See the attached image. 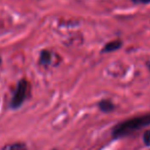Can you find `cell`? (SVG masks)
<instances>
[{
    "label": "cell",
    "mask_w": 150,
    "mask_h": 150,
    "mask_svg": "<svg viewBox=\"0 0 150 150\" xmlns=\"http://www.w3.org/2000/svg\"><path fill=\"white\" fill-rule=\"evenodd\" d=\"M148 126H150V113L135 116L115 124L111 130V136L115 140L126 138Z\"/></svg>",
    "instance_id": "1"
},
{
    "label": "cell",
    "mask_w": 150,
    "mask_h": 150,
    "mask_svg": "<svg viewBox=\"0 0 150 150\" xmlns=\"http://www.w3.org/2000/svg\"><path fill=\"white\" fill-rule=\"evenodd\" d=\"M29 92H30L29 82L25 79L18 81V86L16 88V92H14L11 99V102H10V107L13 109L18 108L24 103V101L26 100L27 97H28Z\"/></svg>",
    "instance_id": "2"
},
{
    "label": "cell",
    "mask_w": 150,
    "mask_h": 150,
    "mask_svg": "<svg viewBox=\"0 0 150 150\" xmlns=\"http://www.w3.org/2000/svg\"><path fill=\"white\" fill-rule=\"evenodd\" d=\"M98 108L103 113H110L111 111L115 110V104L108 99H102L98 103Z\"/></svg>",
    "instance_id": "3"
},
{
    "label": "cell",
    "mask_w": 150,
    "mask_h": 150,
    "mask_svg": "<svg viewBox=\"0 0 150 150\" xmlns=\"http://www.w3.org/2000/svg\"><path fill=\"white\" fill-rule=\"evenodd\" d=\"M122 42L120 40H113V41H110L105 44L104 47L102 48V52L106 54V52H115V50H120L122 47Z\"/></svg>",
    "instance_id": "4"
},
{
    "label": "cell",
    "mask_w": 150,
    "mask_h": 150,
    "mask_svg": "<svg viewBox=\"0 0 150 150\" xmlns=\"http://www.w3.org/2000/svg\"><path fill=\"white\" fill-rule=\"evenodd\" d=\"M40 63L44 66H47L51 63V52L48 50H43L40 55Z\"/></svg>",
    "instance_id": "5"
},
{
    "label": "cell",
    "mask_w": 150,
    "mask_h": 150,
    "mask_svg": "<svg viewBox=\"0 0 150 150\" xmlns=\"http://www.w3.org/2000/svg\"><path fill=\"white\" fill-rule=\"evenodd\" d=\"M8 150H27V146L23 143H16L10 145Z\"/></svg>",
    "instance_id": "6"
},
{
    "label": "cell",
    "mask_w": 150,
    "mask_h": 150,
    "mask_svg": "<svg viewBox=\"0 0 150 150\" xmlns=\"http://www.w3.org/2000/svg\"><path fill=\"white\" fill-rule=\"evenodd\" d=\"M143 143H144L146 146H150V130L146 131V132L143 134Z\"/></svg>",
    "instance_id": "7"
},
{
    "label": "cell",
    "mask_w": 150,
    "mask_h": 150,
    "mask_svg": "<svg viewBox=\"0 0 150 150\" xmlns=\"http://www.w3.org/2000/svg\"><path fill=\"white\" fill-rule=\"evenodd\" d=\"M136 4H149L150 0H132Z\"/></svg>",
    "instance_id": "8"
},
{
    "label": "cell",
    "mask_w": 150,
    "mask_h": 150,
    "mask_svg": "<svg viewBox=\"0 0 150 150\" xmlns=\"http://www.w3.org/2000/svg\"><path fill=\"white\" fill-rule=\"evenodd\" d=\"M148 69H149V71H150V62H149V64H148Z\"/></svg>",
    "instance_id": "9"
},
{
    "label": "cell",
    "mask_w": 150,
    "mask_h": 150,
    "mask_svg": "<svg viewBox=\"0 0 150 150\" xmlns=\"http://www.w3.org/2000/svg\"><path fill=\"white\" fill-rule=\"evenodd\" d=\"M0 63H1V59H0Z\"/></svg>",
    "instance_id": "10"
},
{
    "label": "cell",
    "mask_w": 150,
    "mask_h": 150,
    "mask_svg": "<svg viewBox=\"0 0 150 150\" xmlns=\"http://www.w3.org/2000/svg\"><path fill=\"white\" fill-rule=\"evenodd\" d=\"M54 150H55V149H54Z\"/></svg>",
    "instance_id": "11"
}]
</instances>
